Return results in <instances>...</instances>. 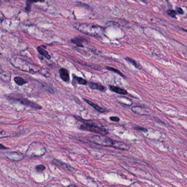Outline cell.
I'll use <instances>...</instances> for the list:
<instances>
[{
	"mask_svg": "<svg viewBox=\"0 0 187 187\" xmlns=\"http://www.w3.org/2000/svg\"><path fill=\"white\" fill-rule=\"evenodd\" d=\"M89 141L92 143L99 146L112 147L122 150H128L129 149V146L126 144L113 141L108 137H105L104 135L94 136L93 137L90 138Z\"/></svg>",
	"mask_w": 187,
	"mask_h": 187,
	"instance_id": "obj_1",
	"label": "cell"
},
{
	"mask_svg": "<svg viewBox=\"0 0 187 187\" xmlns=\"http://www.w3.org/2000/svg\"><path fill=\"white\" fill-rule=\"evenodd\" d=\"M81 33L92 36H99L102 35L104 29L102 27L93 24H81L76 27Z\"/></svg>",
	"mask_w": 187,
	"mask_h": 187,
	"instance_id": "obj_2",
	"label": "cell"
},
{
	"mask_svg": "<svg viewBox=\"0 0 187 187\" xmlns=\"http://www.w3.org/2000/svg\"><path fill=\"white\" fill-rule=\"evenodd\" d=\"M46 149L41 144L33 143L26 152V155L29 157H41L44 154Z\"/></svg>",
	"mask_w": 187,
	"mask_h": 187,
	"instance_id": "obj_3",
	"label": "cell"
},
{
	"mask_svg": "<svg viewBox=\"0 0 187 187\" xmlns=\"http://www.w3.org/2000/svg\"><path fill=\"white\" fill-rule=\"evenodd\" d=\"M79 128L84 131H88L92 132L95 133L100 135H106L109 133V131L105 128L100 127L99 126L93 125L90 124H84L81 125Z\"/></svg>",
	"mask_w": 187,
	"mask_h": 187,
	"instance_id": "obj_4",
	"label": "cell"
},
{
	"mask_svg": "<svg viewBox=\"0 0 187 187\" xmlns=\"http://www.w3.org/2000/svg\"><path fill=\"white\" fill-rule=\"evenodd\" d=\"M11 63L12 65H14L15 67H17L18 69L22 70L24 72H35L34 69L31 67V65L26 61L19 59H11Z\"/></svg>",
	"mask_w": 187,
	"mask_h": 187,
	"instance_id": "obj_5",
	"label": "cell"
},
{
	"mask_svg": "<svg viewBox=\"0 0 187 187\" xmlns=\"http://www.w3.org/2000/svg\"><path fill=\"white\" fill-rule=\"evenodd\" d=\"M11 99L12 100L18 101L19 102L25 105L26 106H28V107L33 108L34 109H42L41 106L37 104V103H36L33 102L32 101L28 100V99H26V98H23V97H22V98H15V97H13V98L12 97V98H11Z\"/></svg>",
	"mask_w": 187,
	"mask_h": 187,
	"instance_id": "obj_6",
	"label": "cell"
},
{
	"mask_svg": "<svg viewBox=\"0 0 187 187\" xmlns=\"http://www.w3.org/2000/svg\"><path fill=\"white\" fill-rule=\"evenodd\" d=\"M6 156L8 159L12 160H14V161H20L23 159H24V155L19 152H8L6 153Z\"/></svg>",
	"mask_w": 187,
	"mask_h": 187,
	"instance_id": "obj_7",
	"label": "cell"
},
{
	"mask_svg": "<svg viewBox=\"0 0 187 187\" xmlns=\"http://www.w3.org/2000/svg\"><path fill=\"white\" fill-rule=\"evenodd\" d=\"M59 74H60V77L63 81L68 82L70 80V76H69L68 72L65 68H61L59 70Z\"/></svg>",
	"mask_w": 187,
	"mask_h": 187,
	"instance_id": "obj_8",
	"label": "cell"
},
{
	"mask_svg": "<svg viewBox=\"0 0 187 187\" xmlns=\"http://www.w3.org/2000/svg\"><path fill=\"white\" fill-rule=\"evenodd\" d=\"M132 111L134 113L141 115H148V112L146 111L145 109L142 108V107H138V106L133 107Z\"/></svg>",
	"mask_w": 187,
	"mask_h": 187,
	"instance_id": "obj_9",
	"label": "cell"
},
{
	"mask_svg": "<svg viewBox=\"0 0 187 187\" xmlns=\"http://www.w3.org/2000/svg\"><path fill=\"white\" fill-rule=\"evenodd\" d=\"M53 163L55 164V165L58 166L60 168H63V169H65V170H72V168H71L70 166L68 165V164L64 163L63 162L60 161V160H58L57 159H54L53 160V161H52Z\"/></svg>",
	"mask_w": 187,
	"mask_h": 187,
	"instance_id": "obj_10",
	"label": "cell"
},
{
	"mask_svg": "<svg viewBox=\"0 0 187 187\" xmlns=\"http://www.w3.org/2000/svg\"><path fill=\"white\" fill-rule=\"evenodd\" d=\"M109 88L111 90V91L114 92L118 94H123V95H125L128 94V92L126 90L124 89H122L119 87H116L114 86H109Z\"/></svg>",
	"mask_w": 187,
	"mask_h": 187,
	"instance_id": "obj_11",
	"label": "cell"
},
{
	"mask_svg": "<svg viewBox=\"0 0 187 187\" xmlns=\"http://www.w3.org/2000/svg\"><path fill=\"white\" fill-rule=\"evenodd\" d=\"M15 134H16L15 133L8 132L3 130L2 128H0V138L13 137L14 136H15Z\"/></svg>",
	"mask_w": 187,
	"mask_h": 187,
	"instance_id": "obj_12",
	"label": "cell"
},
{
	"mask_svg": "<svg viewBox=\"0 0 187 187\" xmlns=\"http://www.w3.org/2000/svg\"><path fill=\"white\" fill-rule=\"evenodd\" d=\"M11 74L9 72L3 71L1 74H0V78L6 83H8L11 80Z\"/></svg>",
	"mask_w": 187,
	"mask_h": 187,
	"instance_id": "obj_13",
	"label": "cell"
},
{
	"mask_svg": "<svg viewBox=\"0 0 187 187\" xmlns=\"http://www.w3.org/2000/svg\"><path fill=\"white\" fill-rule=\"evenodd\" d=\"M84 100H85L86 102L88 104H89L91 107H93L94 109H95L96 110L99 111L100 113H104V112L106 111V110L102 108L101 107H100L98 105H96L95 103H94L92 102L91 101L88 100V99H84Z\"/></svg>",
	"mask_w": 187,
	"mask_h": 187,
	"instance_id": "obj_14",
	"label": "cell"
},
{
	"mask_svg": "<svg viewBox=\"0 0 187 187\" xmlns=\"http://www.w3.org/2000/svg\"><path fill=\"white\" fill-rule=\"evenodd\" d=\"M85 40L80 37H75L74 39L71 40V42H72L73 44L76 45L77 46H78V47H83V42L85 41H84Z\"/></svg>",
	"mask_w": 187,
	"mask_h": 187,
	"instance_id": "obj_15",
	"label": "cell"
},
{
	"mask_svg": "<svg viewBox=\"0 0 187 187\" xmlns=\"http://www.w3.org/2000/svg\"><path fill=\"white\" fill-rule=\"evenodd\" d=\"M37 51L39 53L40 55L43 56V57L46 58L47 59H50L51 57H50V55H49L48 52H47V51L45 50L44 48H42L41 46H38V47H37Z\"/></svg>",
	"mask_w": 187,
	"mask_h": 187,
	"instance_id": "obj_16",
	"label": "cell"
},
{
	"mask_svg": "<svg viewBox=\"0 0 187 187\" xmlns=\"http://www.w3.org/2000/svg\"><path fill=\"white\" fill-rule=\"evenodd\" d=\"M125 59H126V61H129V63H130L131 64H133L135 67H136L138 69H142V67L141 65H140L139 63H137L136 61H135V60H134V59L131 58H129V57H126Z\"/></svg>",
	"mask_w": 187,
	"mask_h": 187,
	"instance_id": "obj_17",
	"label": "cell"
},
{
	"mask_svg": "<svg viewBox=\"0 0 187 187\" xmlns=\"http://www.w3.org/2000/svg\"><path fill=\"white\" fill-rule=\"evenodd\" d=\"M89 86L91 88L94 89H99L100 91H104V87L103 86H100L98 85L97 83H89Z\"/></svg>",
	"mask_w": 187,
	"mask_h": 187,
	"instance_id": "obj_18",
	"label": "cell"
},
{
	"mask_svg": "<svg viewBox=\"0 0 187 187\" xmlns=\"http://www.w3.org/2000/svg\"><path fill=\"white\" fill-rule=\"evenodd\" d=\"M14 80L15 81L16 83H17L18 85L19 86H22V85H24L27 83L26 81L25 80L24 78H22L20 77L17 76V77H15L14 78Z\"/></svg>",
	"mask_w": 187,
	"mask_h": 187,
	"instance_id": "obj_19",
	"label": "cell"
},
{
	"mask_svg": "<svg viewBox=\"0 0 187 187\" xmlns=\"http://www.w3.org/2000/svg\"><path fill=\"white\" fill-rule=\"evenodd\" d=\"M75 78L77 81V83L79 85H85L87 84V81L84 78L80 77H77V76H76Z\"/></svg>",
	"mask_w": 187,
	"mask_h": 187,
	"instance_id": "obj_20",
	"label": "cell"
},
{
	"mask_svg": "<svg viewBox=\"0 0 187 187\" xmlns=\"http://www.w3.org/2000/svg\"><path fill=\"white\" fill-rule=\"evenodd\" d=\"M106 69L109 70H110V71H112V72H115L119 74V75H120V76H122V77H125V75L122 74V72H120V71H119L118 70L115 69L113 68V67H106Z\"/></svg>",
	"mask_w": 187,
	"mask_h": 187,
	"instance_id": "obj_21",
	"label": "cell"
},
{
	"mask_svg": "<svg viewBox=\"0 0 187 187\" xmlns=\"http://www.w3.org/2000/svg\"><path fill=\"white\" fill-rule=\"evenodd\" d=\"M45 168H46V167L43 165H39L36 166V170L37 172H43L44 170H45Z\"/></svg>",
	"mask_w": 187,
	"mask_h": 187,
	"instance_id": "obj_22",
	"label": "cell"
},
{
	"mask_svg": "<svg viewBox=\"0 0 187 187\" xmlns=\"http://www.w3.org/2000/svg\"><path fill=\"white\" fill-rule=\"evenodd\" d=\"M167 13H168V15H170V16H171V17L176 18V12H175V11H173V10H171V9H169V10H168V11H167Z\"/></svg>",
	"mask_w": 187,
	"mask_h": 187,
	"instance_id": "obj_23",
	"label": "cell"
},
{
	"mask_svg": "<svg viewBox=\"0 0 187 187\" xmlns=\"http://www.w3.org/2000/svg\"><path fill=\"white\" fill-rule=\"evenodd\" d=\"M135 128L136 130H137L138 131H142V132H147V129L144 128V127H139V126H137Z\"/></svg>",
	"mask_w": 187,
	"mask_h": 187,
	"instance_id": "obj_24",
	"label": "cell"
},
{
	"mask_svg": "<svg viewBox=\"0 0 187 187\" xmlns=\"http://www.w3.org/2000/svg\"><path fill=\"white\" fill-rule=\"evenodd\" d=\"M109 119L113 121H115V122H118L120 120L119 118L117 116H111L109 118Z\"/></svg>",
	"mask_w": 187,
	"mask_h": 187,
	"instance_id": "obj_25",
	"label": "cell"
},
{
	"mask_svg": "<svg viewBox=\"0 0 187 187\" xmlns=\"http://www.w3.org/2000/svg\"><path fill=\"white\" fill-rule=\"evenodd\" d=\"M43 87L47 91H48V92H50L51 93H53V89H52L51 88H50V87H48V86H47V85H44Z\"/></svg>",
	"mask_w": 187,
	"mask_h": 187,
	"instance_id": "obj_26",
	"label": "cell"
},
{
	"mask_svg": "<svg viewBox=\"0 0 187 187\" xmlns=\"http://www.w3.org/2000/svg\"><path fill=\"white\" fill-rule=\"evenodd\" d=\"M177 12L180 14H183L184 13V11H183V9L181 8H177Z\"/></svg>",
	"mask_w": 187,
	"mask_h": 187,
	"instance_id": "obj_27",
	"label": "cell"
},
{
	"mask_svg": "<svg viewBox=\"0 0 187 187\" xmlns=\"http://www.w3.org/2000/svg\"><path fill=\"white\" fill-rule=\"evenodd\" d=\"M8 149V148H6L3 145L0 144V150H1V149Z\"/></svg>",
	"mask_w": 187,
	"mask_h": 187,
	"instance_id": "obj_28",
	"label": "cell"
},
{
	"mask_svg": "<svg viewBox=\"0 0 187 187\" xmlns=\"http://www.w3.org/2000/svg\"><path fill=\"white\" fill-rule=\"evenodd\" d=\"M45 0H32L33 2H44Z\"/></svg>",
	"mask_w": 187,
	"mask_h": 187,
	"instance_id": "obj_29",
	"label": "cell"
},
{
	"mask_svg": "<svg viewBox=\"0 0 187 187\" xmlns=\"http://www.w3.org/2000/svg\"><path fill=\"white\" fill-rule=\"evenodd\" d=\"M3 71H4V70L2 69V67H1V66L0 65V74H1L2 72H3Z\"/></svg>",
	"mask_w": 187,
	"mask_h": 187,
	"instance_id": "obj_30",
	"label": "cell"
}]
</instances>
